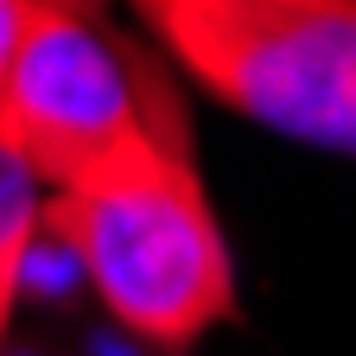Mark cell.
Wrapping results in <instances>:
<instances>
[{
  "mask_svg": "<svg viewBox=\"0 0 356 356\" xmlns=\"http://www.w3.org/2000/svg\"><path fill=\"white\" fill-rule=\"evenodd\" d=\"M38 229L70 248L96 305L153 356H191L216 325L242 318L236 254L197 178L178 102L96 172L44 197Z\"/></svg>",
  "mask_w": 356,
  "mask_h": 356,
  "instance_id": "obj_1",
  "label": "cell"
},
{
  "mask_svg": "<svg viewBox=\"0 0 356 356\" xmlns=\"http://www.w3.org/2000/svg\"><path fill=\"white\" fill-rule=\"evenodd\" d=\"M140 26L210 102L356 153V0H147Z\"/></svg>",
  "mask_w": 356,
  "mask_h": 356,
  "instance_id": "obj_2",
  "label": "cell"
},
{
  "mask_svg": "<svg viewBox=\"0 0 356 356\" xmlns=\"http://www.w3.org/2000/svg\"><path fill=\"white\" fill-rule=\"evenodd\" d=\"M172 102V83L96 13L38 0V19L0 89V134L51 197L153 127Z\"/></svg>",
  "mask_w": 356,
  "mask_h": 356,
  "instance_id": "obj_3",
  "label": "cell"
},
{
  "mask_svg": "<svg viewBox=\"0 0 356 356\" xmlns=\"http://www.w3.org/2000/svg\"><path fill=\"white\" fill-rule=\"evenodd\" d=\"M38 216H44V191L26 172V159L13 153V140L0 134V286L26 280V261L38 242Z\"/></svg>",
  "mask_w": 356,
  "mask_h": 356,
  "instance_id": "obj_4",
  "label": "cell"
},
{
  "mask_svg": "<svg viewBox=\"0 0 356 356\" xmlns=\"http://www.w3.org/2000/svg\"><path fill=\"white\" fill-rule=\"evenodd\" d=\"M32 19H38V0H0V89H7V70H13V58H19Z\"/></svg>",
  "mask_w": 356,
  "mask_h": 356,
  "instance_id": "obj_5",
  "label": "cell"
},
{
  "mask_svg": "<svg viewBox=\"0 0 356 356\" xmlns=\"http://www.w3.org/2000/svg\"><path fill=\"white\" fill-rule=\"evenodd\" d=\"M13 299H19V286H0V343H7V318H13Z\"/></svg>",
  "mask_w": 356,
  "mask_h": 356,
  "instance_id": "obj_6",
  "label": "cell"
}]
</instances>
